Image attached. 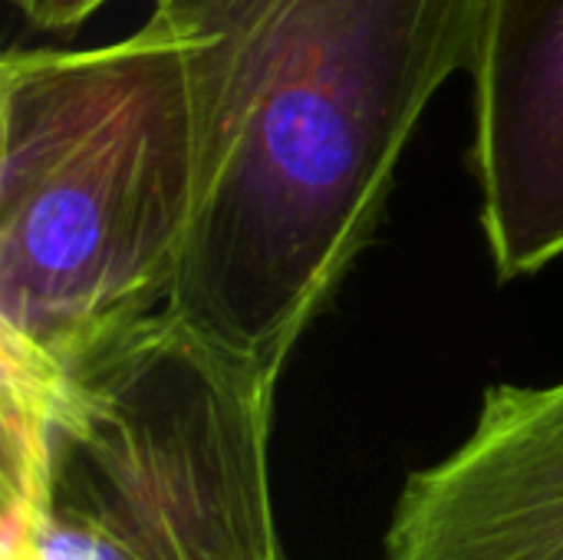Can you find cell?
<instances>
[{
    "label": "cell",
    "instance_id": "2",
    "mask_svg": "<svg viewBox=\"0 0 563 560\" xmlns=\"http://www.w3.org/2000/svg\"><path fill=\"white\" fill-rule=\"evenodd\" d=\"M198 195L185 40L0 59V363L36 383L168 310Z\"/></svg>",
    "mask_w": 563,
    "mask_h": 560
},
{
    "label": "cell",
    "instance_id": "6",
    "mask_svg": "<svg viewBox=\"0 0 563 560\" xmlns=\"http://www.w3.org/2000/svg\"><path fill=\"white\" fill-rule=\"evenodd\" d=\"M13 3L33 30L66 33V30L86 23L99 7H106L112 0H13Z\"/></svg>",
    "mask_w": 563,
    "mask_h": 560
},
{
    "label": "cell",
    "instance_id": "1",
    "mask_svg": "<svg viewBox=\"0 0 563 560\" xmlns=\"http://www.w3.org/2000/svg\"><path fill=\"white\" fill-rule=\"evenodd\" d=\"M485 0H152L188 46L195 218L168 314L284 373L376 238Z\"/></svg>",
    "mask_w": 563,
    "mask_h": 560
},
{
    "label": "cell",
    "instance_id": "5",
    "mask_svg": "<svg viewBox=\"0 0 563 560\" xmlns=\"http://www.w3.org/2000/svg\"><path fill=\"white\" fill-rule=\"evenodd\" d=\"M472 172L501 281L563 257V0H485Z\"/></svg>",
    "mask_w": 563,
    "mask_h": 560
},
{
    "label": "cell",
    "instance_id": "4",
    "mask_svg": "<svg viewBox=\"0 0 563 560\" xmlns=\"http://www.w3.org/2000/svg\"><path fill=\"white\" fill-rule=\"evenodd\" d=\"M386 560H563V380L485 389L468 439L406 479Z\"/></svg>",
    "mask_w": 563,
    "mask_h": 560
},
{
    "label": "cell",
    "instance_id": "3",
    "mask_svg": "<svg viewBox=\"0 0 563 560\" xmlns=\"http://www.w3.org/2000/svg\"><path fill=\"white\" fill-rule=\"evenodd\" d=\"M271 370L168 310L3 380L7 560H287Z\"/></svg>",
    "mask_w": 563,
    "mask_h": 560
}]
</instances>
